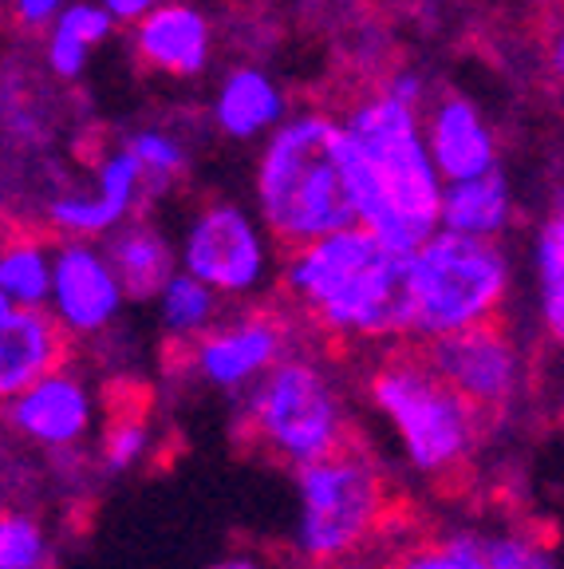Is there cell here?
<instances>
[{
    "instance_id": "cell-20",
    "label": "cell",
    "mask_w": 564,
    "mask_h": 569,
    "mask_svg": "<svg viewBox=\"0 0 564 569\" xmlns=\"http://www.w3.org/2000/svg\"><path fill=\"white\" fill-rule=\"evenodd\" d=\"M88 403L71 380H44L17 403V423L48 443H68L83 431Z\"/></svg>"
},
{
    "instance_id": "cell-2",
    "label": "cell",
    "mask_w": 564,
    "mask_h": 569,
    "mask_svg": "<svg viewBox=\"0 0 564 569\" xmlns=\"http://www.w3.org/2000/svg\"><path fill=\"white\" fill-rule=\"evenodd\" d=\"M256 198L289 253L355 226V142L332 116H296L269 139Z\"/></svg>"
},
{
    "instance_id": "cell-9",
    "label": "cell",
    "mask_w": 564,
    "mask_h": 569,
    "mask_svg": "<svg viewBox=\"0 0 564 569\" xmlns=\"http://www.w3.org/2000/svg\"><path fill=\"white\" fill-rule=\"evenodd\" d=\"M292 332L289 312L256 309L245 320L218 332H194V337H170L162 348V365L170 376H182L190 368H202L210 380L238 383L249 372H261L281 356L284 340Z\"/></svg>"
},
{
    "instance_id": "cell-8",
    "label": "cell",
    "mask_w": 564,
    "mask_h": 569,
    "mask_svg": "<svg viewBox=\"0 0 564 569\" xmlns=\"http://www.w3.org/2000/svg\"><path fill=\"white\" fill-rule=\"evenodd\" d=\"M419 348L439 380L474 411L485 436H494L517 396V348L510 320L490 317L446 337H423Z\"/></svg>"
},
{
    "instance_id": "cell-4",
    "label": "cell",
    "mask_w": 564,
    "mask_h": 569,
    "mask_svg": "<svg viewBox=\"0 0 564 569\" xmlns=\"http://www.w3.org/2000/svg\"><path fill=\"white\" fill-rule=\"evenodd\" d=\"M304 487V553L312 569L371 558L391 533L419 522V507L380 467L360 427L332 455L300 471Z\"/></svg>"
},
{
    "instance_id": "cell-19",
    "label": "cell",
    "mask_w": 564,
    "mask_h": 569,
    "mask_svg": "<svg viewBox=\"0 0 564 569\" xmlns=\"http://www.w3.org/2000/svg\"><path fill=\"white\" fill-rule=\"evenodd\" d=\"M107 423H103V459L111 467H127L139 455L147 439L150 411H154V391L134 380H111L103 391Z\"/></svg>"
},
{
    "instance_id": "cell-30",
    "label": "cell",
    "mask_w": 564,
    "mask_h": 569,
    "mask_svg": "<svg viewBox=\"0 0 564 569\" xmlns=\"http://www.w3.org/2000/svg\"><path fill=\"white\" fill-rule=\"evenodd\" d=\"M99 9H103L111 20H142L150 9H154V0H103Z\"/></svg>"
},
{
    "instance_id": "cell-27",
    "label": "cell",
    "mask_w": 564,
    "mask_h": 569,
    "mask_svg": "<svg viewBox=\"0 0 564 569\" xmlns=\"http://www.w3.org/2000/svg\"><path fill=\"white\" fill-rule=\"evenodd\" d=\"M127 154L139 162L142 174H150L154 182H170L174 174H182L185 167V154L170 134H159V131H139L131 134L127 142Z\"/></svg>"
},
{
    "instance_id": "cell-3",
    "label": "cell",
    "mask_w": 564,
    "mask_h": 569,
    "mask_svg": "<svg viewBox=\"0 0 564 569\" xmlns=\"http://www.w3.org/2000/svg\"><path fill=\"white\" fill-rule=\"evenodd\" d=\"M344 131L367 162L355 194V218L395 258H411L439 230L442 194V178L434 174L415 111L391 96H375L355 107Z\"/></svg>"
},
{
    "instance_id": "cell-22",
    "label": "cell",
    "mask_w": 564,
    "mask_h": 569,
    "mask_svg": "<svg viewBox=\"0 0 564 569\" xmlns=\"http://www.w3.org/2000/svg\"><path fill=\"white\" fill-rule=\"evenodd\" d=\"M107 32H111V17L99 4H71V9H63L52 28V44H48V63H52L56 76H63V80L80 76L88 52L99 40H107Z\"/></svg>"
},
{
    "instance_id": "cell-33",
    "label": "cell",
    "mask_w": 564,
    "mask_h": 569,
    "mask_svg": "<svg viewBox=\"0 0 564 569\" xmlns=\"http://www.w3.org/2000/svg\"><path fill=\"white\" fill-rule=\"evenodd\" d=\"M218 569H249V566H241V561H233V566H218Z\"/></svg>"
},
{
    "instance_id": "cell-7",
    "label": "cell",
    "mask_w": 564,
    "mask_h": 569,
    "mask_svg": "<svg viewBox=\"0 0 564 569\" xmlns=\"http://www.w3.org/2000/svg\"><path fill=\"white\" fill-rule=\"evenodd\" d=\"M505 284L510 269L490 238L434 233L406 258L411 329L423 337H446L502 317Z\"/></svg>"
},
{
    "instance_id": "cell-15",
    "label": "cell",
    "mask_w": 564,
    "mask_h": 569,
    "mask_svg": "<svg viewBox=\"0 0 564 569\" xmlns=\"http://www.w3.org/2000/svg\"><path fill=\"white\" fill-rule=\"evenodd\" d=\"M139 182H142L139 162H134L127 151H119L99 167V194L95 198H60V202H52L48 218H52L56 230L80 233V238L103 233L131 210L134 194H139Z\"/></svg>"
},
{
    "instance_id": "cell-16",
    "label": "cell",
    "mask_w": 564,
    "mask_h": 569,
    "mask_svg": "<svg viewBox=\"0 0 564 569\" xmlns=\"http://www.w3.org/2000/svg\"><path fill=\"white\" fill-rule=\"evenodd\" d=\"M510 218V187L497 170L470 182H450L439 194V226L459 238H494Z\"/></svg>"
},
{
    "instance_id": "cell-13",
    "label": "cell",
    "mask_w": 564,
    "mask_h": 569,
    "mask_svg": "<svg viewBox=\"0 0 564 569\" xmlns=\"http://www.w3.org/2000/svg\"><path fill=\"white\" fill-rule=\"evenodd\" d=\"M423 142L434 162V174L446 178V182L482 178V174H490L497 162L490 127L482 123L474 103L454 99V96H446L439 103V111L431 116V139H423Z\"/></svg>"
},
{
    "instance_id": "cell-21",
    "label": "cell",
    "mask_w": 564,
    "mask_h": 569,
    "mask_svg": "<svg viewBox=\"0 0 564 569\" xmlns=\"http://www.w3.org/2000/svg\"><path fill=\"white\" fill-rule=\"evenodd\" d=\"M170 249L147 226H131L111 241V273L115 284L131 297H154L170 281Z\"/></svg>"
},
{
    "instance_id": "cell-23",
    "label": "cell",
    "mask_w": 564,
    "mask_h": 569,
    "mask_svg": "<svg viewBox=\"0 0 564 569\" xmlns=\"http://www.w3.org/2000/svg\"><path fill=\"white\" fill-rule=\"evenodd\" d=\"M52 289V273H48L44 249L36 238H12L0 249V293L20 301L24 309H36Z\"/></svg>"
},
{
    "instance_id": "cell-10",
    "label": "cell",
    "mask_w": 564,
    "mask_h": 569,
    "mask_svg": "<svg viewBox=\"0 0 564 569\" xmlns=\"http://www.w3.org/2000/svg\"><path fill=\"white\" fill-rule=\"evenodd\" d=\"M185 266L190 277L205 289L238 293L261 277V241H256L249 218L238 206H210L190 230L185 241Z\"/></svg>"
},
{
    "instance_id": "cell-26",
    "label": "cell",
    "mask_w": 564,
    "mask_h": 569,
    "mask_svg": "<svg viewBox=\"0 0 564 569\" xmlns=\"http://www.w3.org/2000/svg\"><path fill=\"white\" fill-rule=\"evenodd\" d=\"M213 312V297L194 277H170L167 281V320L178 337H194Z\"/></svg>"
},
{
    "instance_id": "cell-1",
    "label": "cell",
    "mask_w": 564,
    "mask_h": 569,
    "mask_svg": "<svg viewBox=\"0 0 564 569\" xmlns=\"http://www.w3.org/2000/svg\"><path fill=\"white\" fill-rule=\"evenodd\" d=\"M289 317H309L324 337H387L411 329L406 258L348 226L296 249L284 266Z\"/></svg>"
},
{
    "instance_id": "cell-11",
    "label": "cell",
    "mask_w": 564,
    "mask_h": 569,
    "mask_svg": "<svg viewBox=\"0 0 564 569\" xmlns=\"http://www.w3.org/2000/svg\"><path fill=\"white\" fill-rule=\"evenodd\" d=\"M71 360V337L52 312L12 309L0 320V400L24 396L48 376H60Z\"/></svg>"
},
{
    "instance_id": "cell-25",
    "label": "cell",
    "mask_w": 564,
    "mask_h": 569,
    "mask_svg": "<svg viewBox=\"0 0 564 569\" xmlns=\"http://www.w3.org/2000/svg\"><path fill=\"white\" fill-rule=\"evenodd\" d=\"M462 542L470 546L482 569H553L545 550L525 538H490V533H462Z\"/></svg>"
},
{
    "instance_id": "cell-5",
    "label": "cell",
    "mask_w": 564,
    "mask_h": 569,
    "mask_svg": "<svg viewBox=\"0 0 564 569\" xmlns=\"http://www.w3.org/2000/svg\"><path fill=\"white\" fill-rule=\"evenodd\" d=\"M371 396L399 423L411 459L431 475L442 498H462L474 490V451L490 436L474 411L426 365L419 340L387 348L371 372Z\"/></svg>"
},
{
    "instance_id": "cell-6",
    "label": "cell",
    "mask_w": 564,
    "mask_h": 569,
    "mask_svg": "<svg viewBox=\"0 0 564 569\" xmlns=\"http://www.w3.org/2000/svg\"><path fill=\"white\" fill-rule=\"evenodd\" d=\"M352 427L355 419L340 411V400L324 376L304 360H289L276 365L273 376L256 388L253 403L233 427V443L249 459L300 475L332 455Z\"/></svg>"
},
{
    "instance_id": "cell-32",
    "label": "cell",
    "mask_w": 564,
    "mask_h": 569,
    "mask_svg": "<svg viewBox=\"0 0 564 569\" xmlns=\"http://www.w3.org/2000/svg\"><path fill=\"white\" fill-rule=\"evenodd\" d=\"M9 312H12V305H9V297H4V293H0V320H4V317H9Z\"/></svg>"
},
{
    "instance_id": "cell-12",
    "label": "cell",
    "mask_w": 564,
    "mask_h": 569,
    "mask_svg": "<svg viewBox=\"0 0 564 569\" xmlns=\"http://www.w3.org/2000/svg\"><path fill=\"white\" fill-rule=\"evenodd\" d=\"M52 289H56V305H60V325L63 329H103L111 312L119 305V284L115 273L99 258L95 249L83 246V241H71L60 249L52 269Z\"/></svg>"
},
{
    "instance_id": "cell-28",
    "label": "cell",
    "mask_w": 564,
    "mask_h": 569,
    "mask_svg": "<svg viewBox=\"0 0 564 569\" xmlns=\"http://www.w3.org/2000/svg\"><path fill=\"white\" fill-rule=\"evenodd\" d=\"M44 558V542L28 518L0 507V569H36Z\"/></svg>"
},
{
    "instance_id": "cell-24",
    "label": "cell",
    "mask_w": 564,
    "mask_h": 569,
    "mask_svg": "<svg viewBox=\"0 0 564 569\" xmlns=\"http://www.w3.org/2000/svg\"><path fill=\"white\" fill-rule=\"evenodd\" d=\"M537 266H541V293H545V320L548 332L561 337L564 329V222H553L537 238Z\"/></svg>"
},
{
    "instance_id": "cell-14",
    "label": "cell",
    "mask_w": 564,
    "mask_h": 569,
    "mask_svg": "<svg viewBox=\"0 0 564 569\" xmlns=\"http://www.w3.org/2000/svg\"><path fill=\"white\" fill-rule=\"evenodd\" d=\"M134 48L150 68L170 71V76H198L210 56V24L202 12L185 4H162L139 20Z\"/></svg>"
},
{
    "instance_id": "cell-29",
    "label": "cell",
    "mask_w": 564,
    "mask_h": 569,
    "mask_svg": "<svg viewBox=\"0 0 564 569\" xmlns=\"http://www.w3.org/2000/svg\"><path fill=\"white\" fill-rule=\"evenodd\" d=\"M60 9L63 0H17V12L24 24H48Z\"/></svg>"
},
{
    "instance_id": "cell-31",
    "label": "cell",
    "mask_w": 564,
    "mask_h": 569,
    "mask_svg": "<svg viewBox=\"0 0 564 569\" xmlns=\"http://www.w3.org/2000/svg\"><path fill=\"white\" fill-rule=\"evenodd\" d=\"M12 238H17V230H12V226H9V218H0V249L9 246Z\"/></svg>"
},
{
    "instance_id": "cell-18",
    "label": "cell",
    "mask_w": 564,
    "mask_h": 569,
    "mask_svg": "<svg viewBox=\"0 0 564 569\" xmlns=\"http://www.w3.org/2000/svg\"><path fill=\"white\" fill-rule=\"evenodd\" d=\"M281 91L273 88L269 76L253 68L233 71L218 96V127L233 139H253V134L269 131L281 119Z\"/></svg>"
},
{
    "instance_id": "cell-17",
    "label": "cell",
    "mask_w": 564,
    "mask_h": 569,
    "mask_svg": "<svg viewBox=\"0 0 564 569\" xmlns=\"http://www.w3.org/2000/svg\"><path fill=\"white\" fill-rule=\"evenodd\" d=\"M375 569H482V561L470 553L462 533H442L419 518L375 550Z\"/></svg>"
}]
</instances>
